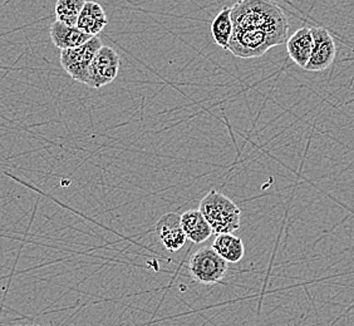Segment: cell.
<instances>
[{"instance_id": "cell-1", "label": "cell", "mask_w": 354, "mask_h": 326, "mask_svg": "<svg viewBox=\"0 0 354 326\" xmlns=\"http://www.w3.org/2000/svg\"><path fill=\"white\" fill-rule=\"evenodd\" d=\"M232 19L234 28L264 30L278 46L289 38L288 18L272 0H240L232 8Z\"/></svg>"}, {"instance_id": "cell-2", "label": "cell", "mask_w": 354, "mask_h": 326, "mask_svg": "<svg viewBox=\"0 0 354 326\" xmlns=\"http://www.w3.org/2000/svg\"><path fill=\"white\" fill-rule=\"evenodd\" d=\"M198 210L212 227V233H234L240 229L241 211L238 204L221 192L212 190L205 196Z\"/></svg>"}, {"instance_id": "cell-3", "label": "cell", "mask_w": 354, "mask_h": 326, "mask_svg": "<svg viewBox=\"0 0 354 326\" xmlns=\"http://www.w3.org/2000/svg\"><path fill=\"white\" fill-rule=\"evenodd\" d=\"M277 46V41L264 30L234 28L227 50L241 59H252L266 55Z\"/></svg>"}, {"instance_id": "cell-4", "label": "cell", "mask_w": 354, "mask_h": 326, "mask_svg": "<svg viewBox=\"0 0 354 326\" xmlns=\"http://www.w3.org/2000/svg\"><path fill=\"white\" fill-rule=\"evenodd\" d=\"M189 270L192 279L198 284L214 285L224 280L227 274V262L212 249V246H207L191 256Z\"/></svg>"}, {"instance_id": "cell-5", "label": "cell", "mask_w": 354, "mask_h": 326, "mask_svg": "<svg viewBox=\"0 0 354 326\" xmlns=\"http://www.w3.org/2000/svg\"><path fill=\"white\" fill-rule=\"evenodd\" d=\"M102 46V41L98 38V35H95L80 47L61 50L59 59L62 68L66 70V73L72 79L86 84L89 66L93 61L97 50Z\"/></svg>"}, {"instance_id": "cell-6", "label": "cell", "mask_w": 354, "mask_h": 326, "mask_svg": "<svg viewBox=\"0 0 354 326\" xmlns=\"http://www.w3.org/2000/svg\"><path fill=\"white\" fill-rule=\"evenodd\" d=\"M120 72V55L113 48L102 46L97 50L88 69L86 86L100 89L115 81Z\"/></svg>"}, {"instance_id": "cell-7", "label": "cell", "mask_w": 354, "mask_h": 326, "mask_svg": "<svg viewBox=\"0 0 354 326\" xmlns=\"http://www.w3.org/2000/svg\"><path fill=\"white\" fill-rule=\"evenodd\" d=\"M313 35V50L306 68L309 72H323L333 64L337 55V46L327 29L310 27Z\"/></svg>"}, {"instance_id": "cell-8", "label": "cell", "mask_w": 354, "mask_h": 326, "mask_svg": "<svg viewBox=\"0 0 354 326\" xmlns=\"http://www.w3.org/2000/svg\"><path fill=\"white\" fill-rule=\"evenodd\" d=\"M156 232L167 251H180L187 241L181 224V215L176 212H169L161 216L157 221Z\"/></svg>"}, {"instance_id": "cell-9", "label": "cell", "mask_w": 354, "mask_h": 326, "mask_svg": "<svg viewBox=\"0 0 354 326\" xmlns=\"http://www.w3.org/2000/svg\"><path fill=\"white\" fill-rule=\"evenodd\" d=\"M286 44L290 59L297 66L306 68L313 50V35L310 27H301L295 30L293 35L288 38Z\"/></svg>"}, {"instance_id": "cell-10", "label": "cell", "mask_w": 354, "mask_h": 326, "mask_svg": "<svg viewBox=\"0 0 354 326\" xmlns=\"http://www.w3.org/2000/svg\"><path fill=\"white\" fill-rule=\"evenodd\" d=\"M52 43L61 50L80 47L88 41L92 35L82 32L77 26H68L59 21H55L49 29Z\"/></svg>"}, {"instance_id": "cell-11", "label": "cell", "mask_w": 354, "mask_h": 326, "mask_svg": "<svg viewBox=\"0 0 354 326\" xmlns=\"http://www.w3.org/2000/svg\"><path fill=\"white\" fill-rule=\"evenodd\" d=\"M107 24L109 18L102 6L93 0H87L77 21V28L87 35L95 37L107 27Z\"/></svg>"}, {"instance_id": "cell-12", "label": "cell", "mask_w": 354, "mask_h": 326, "mask_svg": "<svg viewBox=\"0 0 354 326\" xmlns=\"http://www.w3.org/2000/svg\"><path fill=\"white\" fill-rule=\"evenodd\" d=\"M181 224L187 238L194 244H203L212 235V227L200 210H189L181 215Z\"/></svg>"}, {"instance_id": "cell-13", "label": "cell", "mask_w": 354, "mask_h": 326, "mask_svg": "<svg viewBox=\"0 0 354 326\" xmlns=\"http://www.w3.org/2000/svg\"><path fill=\"white\" fill-rule=\"evenodd\" d=\"M212 249L218 252L226 262L236 264L245 255V246L241 238L232 233H220L212 242Z\"/></svg>"}, {"instance_id": "cell-14", "label": "cell", "mask_w": 354, "mask_h": 326, "mask_svg": "<svg viewBox=\"0 0 354 326\" xmlns=\"http://www.w3.org/2000/svg\"><path fill=\"white\" fill-rule=\"evenodd\" d=\"M234 24L232 19V8L224 7L214 18L212 23V35L218 47L227 50L232 39Z\"/></svg>"}, {"instance_id": "cell-15", "label": "cell", "mask_w": 354, "mask_h": 326, "mask_svg": "<svg viewBox=\"0 0 354 326\" xmlns=\"http://www.w3.org/2000/svg\"><path fill=\"white\" fill-rule=\"evenodd\" d=\"M87 0H57L55 18L68 26H77V21Z\"/></svg>"}, {"instance_id": "cell-16", "label": "cell", "mask_w": 354, "mask_h": 326, "mask_svg": "<svg viewBox=\"0 0 354 326\" xmlns=\"http://www.w3.org/2000/svg\"><path fill=\"white\" fill-rule=\"evenodd\" d=\"M32 326H49V325H39V324H35V325H32Z\"/></svg>"}, {"instance_id": "cell-17", "label": "cell", "mask_w": 354, "mask_h": 326, "mask_svg": "<svg viewBox=\"0 0 354 326\" xmlns=\"http://www.w3.org/2000/svg\"><path fill=\"white\" fill-rule=\"evenodd\" d=\"M17 326H23V325H17Z\"/></svg>"}]
</instances>
